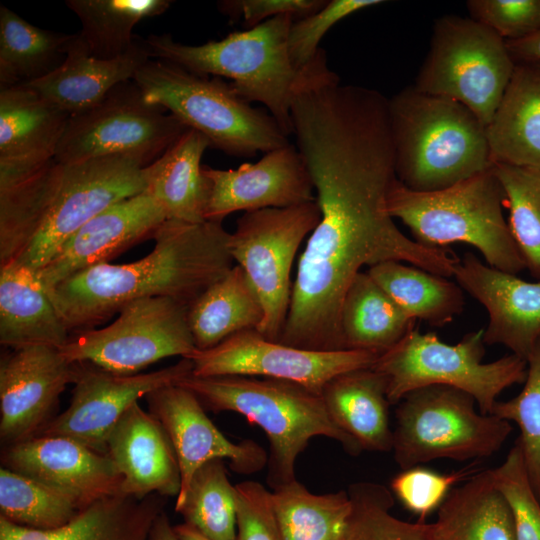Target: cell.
<instances>
[{
	"instance_id": "obj_46",
	"label": "cell",
	"mask_w": 540,
	"mask_h": 540,
	"mask_svg": "<svg viewBox=\"0 0 540 540\" xmlns=\"http://www.w3.org/2000/svg\"><path fill=\"white\" fill-rule=\"evenodd\" d=\"M466 5L472 19L505 41L540 32V0H469Z\"/></svg>"
},
{
	"instance_id": "obj_28",
	"label": "cell",
	"mask_w": 540,
	"mask_h": 540,
	"mask_svg": "<svg viewBox=\"0 0 540 540\" xmlns=\"http://www.w3.org/2000/svg\"><path fill=\"white\" fill-rule=\"evenodd\" d=\"M487 136L493 164L540 169V61L516 63Z\"/></svg>"
},
{
	"instance_id": "obj_6",
	"label": "cell",
	"mask_w": 540,
	"mask_h": 540,
	"mask_svg": "<svg viewBox=\"0 0 540 540\" xmlns=\"http://www.w3.org/2000/svg\"><path fill=\"white\" fill-rule=\"evenodd\" d=\"M177 384L191 390L204 408L236 412L265 432L269 442L267 484L272 490L296 479V460L313 437L335 440L352 456L362 452L331 419L321 395L300 384L271 378L192 374Z\"/></svg>"
},
{
	"instance_id": "obj_26",
	"label": "cell",
	"mask_w": 540,
	"mask_h": 540,
	"mask_svg": "<svg viewBox=\"0 0 540 540\" xmlns=\"http://www.w3.org/2000/svg\"><path fill=\"white\" fill-rule=\"evenodd\" d=\"M164 504L158 494L144 498L117 494L93 502L54 530L27 528L0 516V540H149Z\"/></svg>"
},
{
	"instance_id": "obj_3",
	"label": "cell",
	"mask_w": 540,
	"mask_h": 540,
	"mask_svg": "<svg viewBox=\"0 0 540 540\" xmlns=\"http://www.w3.org/2000/svg\"><path fill=\"white\" fill-rule=\"evenodd\" d=\"M145 164L123 155L64 164L52 159L0 185V266L36 272L82 225L145 191Z\"/></svg>"
},
{
	"instance_id": "obj_20",
	"label": "cell",
	"mask_w": 540,
	"mask_h": 540,
	"mask_svg": "<svg viewBox=\"0 0 540 540\" xmlns=\"http://www.w3.org/2000/svg\"><path fill=\"white\" fill-rule=\"evenodd\" d=\"M3 467L71 497L81 509L122 494V476L107 454L65 436H35L6 446Z\"/></svg>"
},
{
	"instance_id": "obj_39",
	"label": "cell",
	"mask_w": 540,
	"mask_h": 540,
	"mask_svg": "<svg viewBox=\"0 0 540 540\" xmlns=\"http://www.w3.org/2000/svg\"><path fill=\"white\" fill-rule=\"evenodd\" d=\"M0 510L7 520L36 530H54L82 509L68 495L5 467L0 469Z\"/></svg>"
},
{
	"instance_id": "obj_29",
	"label": "cell",
	"mask_w": 540,
	"mask_h": 540,
	"mask_svg": "<svg viewBox=\"0 0 540 540\" xmlns=\"http://www.w3.org/2000/svg\"><path fill=\"white\" fill-rule=\"evenodd\" d=\"M321 397L334 423L363 450L387 452L393 447L385 378L372 367L331 379Z\"/></svg>"
},
{
	"instance_id": "obj_36",
	"label": "cell",
	"mask_w": 540,
	"mask_h": 540,
	"mask_svg": "<svg viewBox=\"0 0 540 540\" xmlns=\"http://www.w3.org/2000/svg\"><path fill=\"white\" fill-rule=\"evenodd\" d=\"M271 497L282 540H343L352 508L347 491L315 494L295 479Z\"/></svg>"
},
{
	"instance_id": "obj_11",
	"label": "cell",
	"mask_w": 540,
	"mask_h": 540,
	"mask_svg": "<svg viewBox=\"0 0 540 540\" xmlns=\"http://www.w3.org/2000/svg\"><path fill=\"white\" fill-rule=\"evenodd\" d=\"M515 65L505 40L492 29L471 17L446 15L435 21L413 87L460 102L488 127Z\"/></svg>"
},
{
	"instance_id": "obj_24",
	"label": "cell",
	"mask_w": 540,
	"mask_h": 540,
	"mask_svg": "<svg viewBox=\"0 0 540 540\" xmlns=\"http://www.w3.org/2000/svg\"><path fill=\"white\" fill-rule=\"evenodd\" d=\"M106 454L122 476V494L178 496L181 475L174 448L161 423L138 402L111 430Z\"/></svg>"
},
{
	"instance_id": "obj_50",
	"label": "cell",
	"mask_w": 540,
	"mask_h": 540,
	"mask_svg": "<svg viewBox=\"0 0 540 540\" xmlns=\"http://www.w3.org/2000/svg\"><path fill=\"white\" fill-rule=\"evenodd\" d=\"M149 540H179L164 510L155 519Z\"/></svg>"
},
{
	"instance_id": "obj_47",
	"label": "cell",
	"mask_w": 540,
	"mask_h": 540,
	"mask_svg": "<svg viewBox=\"0 0 540 540\" xmlns=\"http://www.w3.org/2000/svg\"><path fill=\"white\" fill-rule=\"evenodd\" d=\"M236 540H282L272 505L271 491L256 481L235 485Z\"/></svg>"
},
{
	"instance_id": "obj_30",
	"label": "cell",
	"mask_w": 540,
	"mask_h": 540,
	"mask_svg": "<svg viewBox=\"0 0 540 540\" xmlns=\"http://www.w3.org/2000/svg\"><path fill=\"white\" fill-rule=\"evenodd\" d=\"M425 534L427 540H516L510 508L489 469L450 491Z\"/></svg>"
},
{
	"instance_id": "obj_13",
	"label": "cell",
	"mask_w": 540,
	"mask_h": 540,
	"mask_svg": "<svg viewBox=\"0 0 540 540\" xmlns=\"http://www.w3.org/2000/svg\"><path fill=\"white\" fill-rule=\"evenodd\" d=\"M189 305L168 297L141 298L119 310L108 326L71 334L61 354L72 363L134 375L171 356L188 357L196 346L188 323Z\"/></svg>"
},
{
	"instance_id": "obj_33",
	"label": "cell",
	"mask_w": 540,
	"mask_h": 540,
	"mask_svg": "<svg viewBox=\"0 0 540 540\" xmlns=\"http://www.w3.org/2000/svg\"><path fill=\"white\" fill-rule=\"evenodd\" d=\"M415 322L368 272L361 271L346 291L340 313L345 349L380 356L413 330Z\"/></svg>"
},
{
	"instance_id": "obj_42",
	"label": "cell",
	"mask_w": 540,
	"mask_h": 540,
	"mask_svg": "<svg viewBox=\"0 0 540 540\" xmlns=\"http://www.w3.org/2000/svg\"><path fill=\"white\" fill-rule=\"evenodd\" d=\"M527 373L521 392L506 401H497L492 413L514 422L520 429L525 466L540 501V339L526 359Z\"/></svg>"
},
{
	"instance_id": "obj_22",
	"label": "cell",
	"mask_w": 540,
	"mask_h": 540,
	"mask_svg": "<svg viewBox=\"0 0 540 540\" xmlns=\"http://www.w3.org/2000/svg\"><path fill=\"white\" fill-rule=\"evenodd\" d=\"M453 276L488 313L485 345H504L526 360L540 339V281L493 268L472 253L458 260Z\"/></svg>"
},
{
	"instance_id": "obj_23",
	"label": "cell",
	"mask_w": 540,
	"mask_h": 540,
	"mask_svg": "<svg viewBox=\"0 0 540 540\" xmlns=\"http://www.w3.org/2000/svg\"><path fill=\"white\" fill-rule=\"evenodd\" d=\"M69 119L27 84L0 88V185L54 159Z\"/></svg>"
},
{
	"instance_id": "obj_43",
	"label": "cell",
	"mask_w": 540,
	"mask_h": 540,
	"mask_svg": "<svg viewBox=\"0 0 540 540\" xmlns=\"http://www.w3.org/2000/svg\"><path fill=\"white\" fill-rule=\"evenodd\" d=\"M495 487L505 498L516 540H540V501L530 481L523 451L516 440L505 460L489 469Z\"/></svg>"
},
{
	"instance_id": "obj_2",
	"label": "cell",
	"mask_w": 540,
	"mask_h": 540,
	"mask_svg": "<svg viewBox=\"0 0 540 540\" xmlns=\"http://www.w3.org/2000/svg\"><path fill=\"white\" fill-rule=\"evenodd\" d=\"M229 238L222 222L166 220L142 259L90 267L48 292L70 333L92 329L141 298L168 297L190 305L234 266Z\"/></svg>"
},
{
	"instance_id": "obj_8",
	"label": "cell",
	"mask_w": 540,
	"mask_h": 540,
	"mask_svg": "<svg viewBox=\"0 0 540 540\" xmlns=\"http://www.w3.org/2000/svg\"><path fill=\"white\" fill-rule=\"evenodd\" d=\"M133 80L148 103L164 108L229 156L250 157L290 144L269 113L252 107L220 77L157 59L147 61Z\"/></svg>"
},
{
	"instance_id": "obj_49",
	"label": "cell",
	"mask_w": 540,
	"mask_h": 540,
	"mask_svg": "<svg viewBox=\"0 0 540 540\" xmlns=\"http://www.w3.org/2000/svg\"><path fill=\"white\" fill-rule=\"evenodd\" d=\"M515 63L540 61V32L516 41H505Z\"/></svg>"
},
{
	"instance_id": "obj_34",
	"label": "cell",
	"mask_w": 540,
	"mask_h": 540,
	"mask_svg": "<svg viewBox=\"0 0 540 540\" xmlns=\"http://www.w3.org/2000/svg\"><path fill=\"white\" fill-rule=\"evenodd\" d=\"M372 279L413 320L442 327L462 313L463 289L446 277L400 261H386L368 269Z\"/></svg>"
},
{
	"instance_id": "obj_14",
	"label": "cell",
	"mask_w": 540,
	"mask_h": 540,
	"mask_svg": "<svg viewBox=\"0 0 540 540\" xmlns=\"http://www.w3.org/2000/svg\"><path fill=\"white\" fill-rule=\"evenodd\" d=\"M320 219L314 200L244 212L230 233L232 258L247 274L264 308V319L257 330L269 340L280 339L291 302L295 257Z\"/></svg>"
},
{
	"instance_id": "obj_48",
	"label": "cell",
	"mask_w": 540,
	"mask_h": 540,
	"mask_svg": "<svg viewBox=\"0 0 540 540\" xmlns=\"http://www.w3.org/2000/svg\"><path fill=\"white\" fill-rule=\"evenodd\" d=\"M327 0H223L217 7L230 20H243L247 28L271 18L292 15L294 19L308 16L321 9Z\"/></svg>"
},
{
	"instance_id": "obj_15",
	"label": "cell",
	"mask_w": 540,
	"mask_h": 540,
	"mask_svg": "<svg viewBox=\"0 0 540 540\" xmlns=\"http://www.w3.org/2000/svg\"><path fill=\"white\" fill-rule=\"evenodd\" d=\"M379 355L359 350H306L265 338L257 329L232 335L207 350L185 358L193 363V376H248L300 384L320 394L334 377L372 367Z\"/></svg>"
},
{
	"instance_id": "obj_41",
	"label": "cell",
	"mask_w": 540,
	"mask_h": 540,
	"mask_svg": "<svg viewBox=\"0 0 540 540\" xmlns=\"http://www.w3.org/2000/svg\"><path fill=\"white\" fill-rule=\"evenodd\" d=\"M347 492L352 508L343 540H427L425 522L410 523L391 514L394 497L384 485L357 482Z\"/></svg>"
},
{
	"instance_id": "obj_4",
	"label": "cell",
	"mask_w": 540,
	"mask_h": 540,
	"mask_svg": "<svg viewBox=\"0 0 540 540\" xmlns=\"http://www.w3.org/2000/svg\"><path fill=\"white\" fill-rule=\"evenodd\" d=\"M293 21L292 15L277 16L200 45L183 44L169 34H151L142 42L150 58L174 63L196 74L230 79L241 97L263 104L290 135L294 97L330 70L323 49L310 66L295 67L288 48Z\"/></svg>"
},
{
	"instance_id": "obj_10",
	"label": "cell",
	"mask_w": 540,
	"mask_h": 540,
	"mask_svg": "<svg viewBox=\"0 0 540 540\" xmlns=\"http://www.w3.org/2000/svg\"><path fill=\"white\" fill-rule=\"evenodd\" d=\"M465 391L444 385L408 393L395 410L394 459L401 470L436 460L467 461L492 456L512 432L494 414L476 410Z\"/></svg>"
},
{
	"instance_id": "obj_7",
	"label": "cell",
	"mask_w": 540,
	"mask_h": 540,
	"mask_svg": "<svg viewBox=\"0 0 540 540\" xmlns=\"http://www.w3.org/2000/svg\"><path fill=\"white\" fill-rule=\"evenodd\" d=\"M504 193L492 168L441 190L420 192L396 179L387 195V210L428 247L465 243L486 264L511 274L526 269L503 216Z\"/></svg>"
},
{
	"instance_id": "obj_12",
	"label": "cell",
	"mask_w": 540,
	"mask_h": 540,
	"mask_svg": "<svg viewBox=\"0 0 540 540\" xmlns=\"http://www.w3.org/2000/svg\"><path fill=\"white\" fill-rule=\"evenodd\" d=\"M189 128L150 104L132 80L115 86L94 107L70 117L54 159L70 164L123 155L153 163Z\"/></svg>"
},
{
	"instance_id": "obj_27",
	"label": "cell",
	"mask_w": 540,
	"mask_h": 540,
	"mask_svg": "<svg viewBox=\"0 0 540 540\" xmlns=\"http://www.w3.org/2000/svg\"><path fill=\"white\" fill-rule=\"evenodd\" d=\"M70 337L35 272L17 262L0 266V343L11 349L35 345L61 349Z\"/></svg>"
},
{
	"instance_id": "obj_35",
	"label": "cell",
	"mask_w": 540,
	"mask_h": 540,
	"mask_svg": "<svg viewBox=\"0 0 540 540\" xmlns=\"http://www.w3.org/2000/svg\"><path fill=\"white\" fill-rule=\"evenodd\" d=\"M74 34L37 27L0 6V88L37 81L65 60Z\"/></svg>"
},
{
	"instance_id": "obj_1",
	"label": "cell",
	"mask_w": 540,
	"mask_h": 540,
	"mask_svg": "<svg viewBox=\"0 0 540 540\" xmlns=\"http://www.w3.org/2000/svg\"><path fill=\"white\" fill-rule=\"evenodd\" d=\"M311 178L321 219L298 258L278 342L314 351L345 350L341 307L363 267L408 262L448 278L459 258L399 230L387 210V195L396 180L389 169L362 158L337 156L316 164Z\"/></svg>"
},
{
	"instance_id": "obj_5",
	"label": "cell",
	"mask_w": 540,
	"mask_h": 540,
	"mask_svg": "<svg viewBox=\"0 0 540 540\" xmlns=\"http://www.w3.org/2000/svg\"><path fill=\"white\" fill-rule=\"evenodd\" d=\"M397 179L428 192L493 166L487 127L455 100L408 86L389 99Z\"/></svg>"
},
{
	"instance_id": "obj_32",
	"label": "cell",
	"mask_w": 540,
	"mask_h": 540,
	"mask_svg": "<svg viewBox=\"0 0 540 540\" xmlns=\"http://www.w3.org/2000/svg\"><path fill=\"white\" fill-rule=\"evenodd\" d=\"M263 319L264 308L257 291L237 264L188 308L197 350L213 348L236 333L258 329Z\"/></svg>"
},
{
	"instance_id": "obj_37",
	"label": "cell",
	"mask_w": 540,
	"mask_h": 540,
	"mask_svg": "<svg viewBox=\"0 0 540 540\" xmlns=\"http://www.w3.org/2000/svg\"><path fill=\"white\" fill-rule=\"evenodd\" d=\"M80 20L78 32L89 54L110 60L126 54L137 41L132 31L144 18L163 14L170 0H67Z\"/></svg>"
},
{
	"instance_id": "obj_45",
	"label": "cell",
	"mask_w": 540,
	"mask_h": 540,
	"mask_svg": "<svg viewBox=\"0 0 540 540\" xmlns=\"http://www.w3.org/2000/svg\"><path fill=\"white\" fill-rule=\"evenodd\" d=\"M382 0H329L316 12L294 19L288 35V48L296 68L310 66L321 53L319 44L325 34L342 19Z\"/></svg>"
},
{
	"instance_id": "obj_16",
	"label": "cell",
	"mask_w": 540,
	"mask_h": 540,
	"mask_svg": "<svg viewBox=\"0 0 540 540\" xmlns=\"http://www.w3.org/2000/svg\"><path fill=\"white\" fill-rule=\"evenodd\" d=\"M193 363L182 358L169 367L134 375L106 371L90 363H78L69 407L36 436H65L106 454V440L124 413L150 392L177 384L191 375Z\"/></svg>"
},
{
	"instance_id": "obj_31",
	"label": "cell",
	"mask_w": 540,
	"mask_h": 540,
	"mask_svg": "<svg viewBox=\"0 0 540 540\" xmlns=\"http://www.w3.org/2000/svg\"><path fill=\"white\" fill-rule=\"evenodd\" d=\"M208 147L209 142L202 134L189 129L144 168L145 192L157 201L167 220L206 221L208 188L201 160Z\"/></svg>"
},
{
	"instance_id": "obj_38",
	"label": "cell",
	"mask_w": 540,
	"mask_h": 540,
	"mask_svg": "<svg viewBox=\"0 0 540 540\" xmlns=\"http://www.w3.org/2000/svg\"><path fill=\"white\" fill-rule=\"evenodd\" d=\"M175 511L184 523L211 540H236L237 499L223 459H213L193 475Z\"/></svg>"
},
{
	"instance_id": "obj_17",
	"label": "cell",
	"mask_w": 540,
	"mask_h": 540,
	"mask_svg": "<svg viewBox=\"0 0 540 540\" xmlns=\"http://www.w3.org/2000/svg\"><path fill=\"white\" fill-rule=\"evenodd\" d=\"M145 397L150 413L163 426L176 454L181 475L176 500L184 496L195 472L210 460L228 459L231 469L243 475L267 465L268 454L263 447L251 439L230 441L209 419L191 390L171 384Z\"/></svg>"
},
{
	"instance_id": "obj_51",
	"label": "cell",
	"mask_w": 540,
	"mask_h": 540,
	"mask_svg": "<svg viewBox=\"0 0 540 540\" xmlns=\"http://www.w3.org/2000/svg\"><path fill=\"white\" fill-rule=\"evenodd\" d=\"M174 531L179 540H211L186 523L174 526Z\"/></svg>"
},
{
	"instance_id": "obj_18",
	"label": "cell",
	"mask_w": 540,
	"mask_h": 540,
	"mask_svg": "<svg viewBox=\"0 0 540 540\" xmlns=\"http://www.w3.org/2000/svg\"><path fill=\"white\" fill-rule=\"evenodd\" d=\"M78 363L58 348L12 349L0 363V437L6 445L35 437L50 421L59 396L74 383Z\"/></svg>"
},
{
	"instance_id": "obj_19",
	"label": "cell",
	"mask_w": 540,
	"mask_h": 540,
	"mask_svg": "<svg viewBox=\"0 0 540 540\" xmlns=\"http://www.w3.org/2000/svg\"><path fill=\"white\" fill-rule=\"evenodd\" d=\"M207 181L205 220H222L236 211L286 208L315 200L310 173L296 146L271 150L237 169L203 166Z\"/></svg>"
},
{
	"instance_id": "obj_21",
	"label": "cell",
	"mask_w": 540,
	"mask_h": 540,
	"mask_svg": "<svg viewBox=\"0 0 540 540\" xmlns=\"http://www.w3.org/2000/svg\"><path fill=\"white\" fill-rule=\"evenodd\" d=\"M166 220L163 209L145 191L123 199L82 225L35 274L49 290L85 269L109 263L131 246L153 238Z\"/></svg>"
},
{
	"instance_id": "obj_25",
	"label": "cell",
	"mask_w": 540,
	"mask_h": 540,
	"mask_svg": "<svg viewBox=\"0 0 540 540\" xmlns=\"http://www.w3.org/2000/svg\"><path fill=\"white\" fill-rule=\"evenodd\" d=\"M150 59L138 36L136 44L126 54L102 60L89 54L76 33L68 45L63 63L27 85L71 117L97 105L118 84L132 80Z\"/></svg>"
},
{
	"instance_id": "obj_9",
	"label": "cell",
	"mask_w": 540,
	"mask_h": 540,
	"mask_svg": "<svg viewBox=\"0 0 540 540\" xmlns=\"http://www.w3.org/2000/svg\"><path fill=\"white\" fill-rule=\"evenodd\" d=\"M484 355L483 329L448 344L433 332L424 334L414 328L381 354L372 368L385 378L391 405L413 390L444 385L467 392L481 413L491 414L506 388L524 383L527 363L515 354L484 363Z\"/></svg>"
},
{
	"instance_id": "obj_40",
	"label": "cell",
	"mask_w": 540,
	"mask_h": 540,
	"mask_svg": "<svg viewBox=\"0 0 540 540\" xmlns=\"http://www.w3.org/2000/svg\"><path fill=\"white\" fill-rule=\"evenodd\" d=\"M508 208V225L526 269L540 281V169L493 164Z\"/></svg>"
},
{
	"instance_id": "obj_44",
	"label": "cell",
	"mask_w": 540,
	"mask_h": 540,
	"mask_svg": "<svg viewBox=\"0 0 540 540\" xmlns=\"http://www.w3.org/2000/svg\"><path fill=\"white\" fill-rule=\"evenodd\" d=\"M479 470L481 469L476 468L475 464L449 473L414 466L395 475L391 480L390 490L406 510L424 522L429 514L437 511L458 483L466 481Z\"/></svg>"
}]
</instances>
